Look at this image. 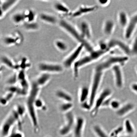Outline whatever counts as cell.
Wrapping results in <instances>:
<instances>
[{
  "label": "cell",
  "instance_id": "6da1fadb",
  "mask_svg": "<svg viewBox=\"0 0 137 137\" xmlns=\"http://www.w3.org/2000/svg\"><path fill=\"white\" fill-rule=\"evenodd\" d=\"M31 85L25 105L34 130L36 132H37L40 130V126L35 104L36 100L38 97L41 88L37 85L34 80Z\"/></svg>",
  "mask_w": 137,
  "mask_h": 137
},
{
  "label": "cell",
  "instance_id": "7a4b0ae2",
  "mask_svg": "<svg viewBox=\"0 0 137 137\" xmlns=\"http://www.w3.org/2000/svg\"><path fill=\"white\" fill-rule=\"evenodd\" d=\"M111 52L95 49L92 51L80 57L72 67L74 78L76 79L79 76V72L82 68L98 61Z\"/></svg>",
  "mask_w": 137,
  "mask_h": 137
},
{
  "label": "cell",
  "instance_id": "3957f363",
  "mask_svg": "<svg viewBox=\"0 0 137 137\" xmlns=\"http://www.w3.org/2000/svg\"><path fill=\"white\" fill-rule=\"evenodd\" d=\"M59 24L60 27L78 44H83L87 52L92 51L95 49L90 42L85 41L83 38L77 26L64 19L60 20Z\"/></svg>",
  "mask_w": 137,
  "mask_h": 137
},
{
  "label": "cell",
  "instance_id": "277c9868",
  "mask_svg": "<svg viewBox=\"0 0 137 137\" xmlns=\"http://www.w3.org/2000/svg\"><path fill=\"white\" fill-rule=\"evenodd\" d=\"M129 57L124 54L112 55L101 62L95 67L105 72L116 65L124 66L129 61Z\"/></svg>",
  "mask_w": 137,
  "mask_h": 137
},
{
  "label": "cell",
  "instance_id": "5b68a950",
  "mask_svg": "<svg viewBox=\"0 0 137 137\" xmlns=\"http://www.w3.org/2000/svg\"><path fill=\"white\" fill-rule=\"evenodd\" d=\"M105 72L94 68L92 74L91 83L89 86L90 89V96L89 102L92 107L94 100L99 93L102 82L104 79Z\"/></svg>",
  "mask_w": 137,
  "mask_h": 137
},
{
  "label": "cell",
  "instance_id": "8992f818",
  "mask_svg": "<svg viewBox=\"0 0 137 137\" xmlns=\"http://www.w3.org/2000/svg\"><path fill=\"white\" fill-rule=\"evenodd\" d=\"M22 119L13 109L7 115L1 126V137H7L9 135L15 124H18L21 126Z\"/></svg>",
  "mask_w": 137,
  "mask_h": 137
},
{
  "label": "cell",
  "instance_id": "52a82bcc",
  "mask_svg": "<svg viewBox=\"0 0 137 137\" xmlns=\"http://www.w3.org/2000/svg\"><path fill=\"white\" fill-rule=\"evenodd\" d=\"M113 94L112 90L108 87L104 88L99 92L95 98L90 112V116L91 118L96 116L104 102L109 98L111 97Z\"/></svg>",
  "mask_w": 137,
  "mask_h": 137
},
{
  "label": "cell",
  "instance_id": "ba28073f",
  "mask_svg": "<svg viewBox=\"0 0 137 137\" xmlns=\"http://www.w3.org/2000/svg\"><path fill=\"white\" fill-rule=\"evenodd\" d=\"M85 49L83 44H78L71 53L65 59L63 65L65 68L69 69L72 68L74 64L80 57L82 53Z\"/></svg>",
  "mask_w": 137,
  "mask_h": 137
},
{
  "label": "cell",
  "instance_id": "9c48e42d",
  "mask_svg": "<svg viewBox=\"0 0 137 137\" xmlns=\"http://www.w3.org/2000/svg\"><path fill=\"white\" fill-rule=\"evenodd\" d=\"M76 117L72 111L65 114V123L60 128L59 134L62 136H66L72 132Z\"/></svg>",
  "mask_w": 137,
  "mask_h": 137
},
{
  "label": "cell",
  "instance_id": "30bf717a",
  "mask_svg": "<svg viewBox=\"0 0 137 137\" xmlns=\"http://www.w3.org/2000/svg\"><path fill=\"white\" fill-rule=\"evenodd\" d=\"M109 48L111 51L117 49L123 53V54L131 57L129 45L125 41L118 38H112L107 40Z\"/></svg>",
  "mask_w": 137,
  "mask_h": 137
},
{
  "label": "cell",
  "instance_id": "8fae6325",
  "mask_svg": "<svg viewBox=\"0 0 137 137\" xmlns=\"http://www.w3.org/2000/svg\"><path fill=\"white\" fill-rule=\"evenodd\" d=\"M137 29V12L129 17L127 26L124 30L123 36L125 39L129 40L132 38Z\"/></svg>",
  "mask_w": 137,
  "mask_h": 137
},
{
  "label": "cell",
  "instance_id": "7c38bea8",
  "mask_svg": "<svg viewBox=\"0 0 137 137\" xmlns=\"http://www.w3.org/2000/svg\"><path fill=\"white\" fill-rule=\"evenodd\" d=\"M99 8L97 5L88 6L81 5L79 6L74 11L69 14L73 18H79L85 15L89 14L96 11Z\"/></svg>",
  "mask_w": 137,
  "mask_h": 137
},
{
  "label": "cell",
  "instance_id": "4fadbf2b",
  "mask_svg": "<svg viewBox=\"0 0 137 137\" xmlns=\"http://www.w3.org/2000/svg\"><path fill=\"white\" fill-rule=\"evenodd\" d=\"M65 69L63 65L58 64L41 63L38 65V69L42 73L49 74L59 73Z\"/></svg>",
  "mask_w": 137,
  "mask_h": 137
},
{
  "label": "cell",
  "instance_id": "5bb4252c",
  "mask_svg": "<svg viewBox=\"0 0 137 137\" xmlns=\"http://www.w3.org/2000/svg\"><path fill=\"white\" fill-rule=\"evenodd\" d=\"M122 66L117 65L114 67L111 70L112 72L115 87L118 90H121L124 87V77Z\"/></svg>",
  "mask_w": 137,
  "mask_h": 137
},
{
  "label": "cell",
  "instance_id": "9a60e30c",
  "mask_svg": "<svg viewBox=\"0 0 137 137\" xmlns=\"http://www.w3.org/2000/svg\"><path fill=\"white\" fill-rule=\"evenodd\" d=\"M77 27L83 38L85 41L90 42L93 37V32L89 21L86 19L82 20L79 22Z\"/></svg>",
  "mask_w": 137,
  "mask_h": 137
},
{
  "label": "cell",
  "instance_id": "2e32d148",
  "mask_svg": "<svg viewBox=\"0 0 137 137\" xmlns=\"http://www.w3.org/2000/svg\"><path fill=\"white\" fill-rule=\"evenodd\" d=\"M115 28L116 24L113 19L110 18L106 19L103 22L102 32L106 37H110L114 33Z\"/></svg>",
  "mask_w": 137,
  "mask_h": 137
},
{
  "label": "cell",
  "instance_id": "e0dca14e",
  "mask_svg": "<svg viewBox=\"0 0 137 137\" xmlns=\"http://www.w3.org/2000/svg\"><path fill=\"white\" fill-rule=\"evenodd\" d=\"M85 124L86 120L84 117H76L72 131L74 137H82Z\"/></svg>",
  "mask_w": 137,
  "mask_h": 137
},
{
  "label": "cell",
  "instance_id": "ac0fdd59",
  "mask_svg": "<svg viewBox=\"0 0 137 137\" xmlns=\"http://www.w3.org/2000/svg\"><path fill=\"white\" fill-rule=\"evenodd\" d=\"M134 108V104L130 102L122 104L120 108L115 111V115L119 118L124 117L132 111Z\"/></svg>",
  "mask_w": 137,
  "mask_h": 137
},
{
  "label": "cell",
  "instance_id": "d6986e66",
  "mask_svg": "<svg viewBox=\"0 0 137 137\" xmlns=\"http://www.w3.org/2000/svg\"><path fill=\"white\" fill-rule=\"evenodd\" d=\"M117 21L119 26L123 30L126 27L129 23V16L124 10H120L117 14Z\"/></svg>",
  "mask_w": 137,
  "mask_h": 137
},
{
  "label": "cell",
  "instance_id": "ffe728a7",
  "mask_svg": "<svg viewBox=\"0 0 137 137\" xmlns=\"http://www.w3.org/2000/svg\"><path fill=\"white\" fill-rule=\"evenodd\" d=\"M90 96V89L89 86L83 85L79 89L78 99L80 104L89 101Z\"/></svg>",
  "mask_w": 137,
  "mask_h": 137
},
{
  "label": "cell",
  "instance_id": "44dd1931",
  "mask_svg": "<svg viewBox=\"0 0 137 137\" xmlns=\"http://www.w3.org/2000/svg\"><path fill=\"white\" fill-rule=\"evenodd\" d=\"M56 97L63 102H73V99L72 95L68 92L62 89H58L55 92Z\"/></svg>",
  "mask_w": 137,
  "mask_h": 137
},
{
  "label": "cell",
  "instance_id": "7402d4cb",
  "mask_svg": "<svg viewBox=\"0 0 137 137\" xmlns=\"http://www.w3.org/2000/svg\"><path fill=\"white\" fill-rule=\"evenodd\" d=\"M51 74L43 73L37 77L34 81L37 85L41 88L48 83L51 80Z\"/></svg>",
  "mask_w": 137,
  "mask_h": 137
},
{
  "label": "cell",
  "instance_id": "603a6c76",
  "mask_svg": "<svg viewBox=\"0 0 137 137\" xmlns=\"http://www.w3.org/2000/svg\"><path fill=\"white\" fill-rule=\"evenodd\" d=\"M92 130L97 137H110L105 130L101 126L96 124L93 125L92 127Z\"/></svg>",
  "mask_w": 137,
  "mask_h": 137
},
{
  "label": "cell",
  "instance_id": "cb8c5ba5",
  "mask_svg": "<svg viewBox=\"0 0 137 137\" xmlns=\"http://www.w3.org/2000/svg\"><path fill=\"white\" fill-rule=\"evenodd\" d=\"M74 106L73 102H63L59 106V110L62 113L66 114L71 111Z\"/></svg>",
  "mask_w": 137,
  "mask_h": 137
},
{
  "label": "cell",
  "instance_id": "d4e9b609",
  "mask_svg": "<svg viewBox=\"0 0 137 137\" xmlns=\"http://www.w3.org/2000/svg\"><path fill=\"white\" fill-rule=\"evenodd\" d=\"M17 2L14 0H7L1 3V16L5 12H6L8 10L12 7Z\"/></svg>",
  "mask_w": 137,
  "mask_h": 137
},
{
  "label": "cell",
  "instance_id": "484cf974",
  "mask_svg": "<svg viewBox=\"0 0 137 137\" xmlns=\"http://www.w3.org/2000/svg\"><path fill=\"white\" fill-rule=\"evenodd\" d=\"M2 61L6 66L12 69L17 70L20 68L19 65H15L10 59L7 56H3L2 58Z\"/></svg>",
  "mask_w": 137,
  "mask_h": 137
},
{
  "label": "cell",
  "instance_id": "4316f807",
  "mask_svg": "<svg viewBox=\"0 0 137 137\" xmlns=\"http://www.w3.org/2000/svg\"><path fill=\"white\" fill-rule=\"evenodd\" d=\"M124 130L127 134L132 135L134 132V129L132 124L129 119L125 120L123 126Z\"/></svg>",
  "mask_w": 137,
  "mask_h": 137
},
{
  "label": "cell",
  "instance_id": "83f0119b",
  "mask_svg": "<svg viewBox=\"0 0 137 137\" xmlns=\"http://www.w3.org/2000/svg\"><path fill=\"white\" fill-rule=\"evenodd\" d=\"M131 57L137 56V36L133 39L131 43L129 45Z\"/></svg>",
  "mask_w": 137,
  "mask_h": 137
},
{
  "label": "cell",
  "instance_id": "f1b7e54d",
  "mask_svg": "<svg viewBox=\"0 0 137 137\" xmlns=\"http://www.w3.org/2000/svg\"><path fill=\"white\" fill-rule=\"evenodd\" d=\"M54 7L56 10L61 13L69 14L70 13L69 9L63 4L60 2L56 3Z\"/></svg>",
  "mask_w": 137,
  "mask_h": 137
},
{
  "label": "cell",
  "instance_id": "f546056e",
  "mask_svg": "<svg viewBox=\"0 0 137 137\" xmlns=\"http://www.w3.org/2000/svg\"><path fill=\"white\" fill-rule=\"evenodd\" d=\"M97 49L102 50V51H108L110 52L112 51L109 48L107 40H99L97 43Z\"/></svg>",
  "mask_w": 137,
  "mask_h": 137
},
{
  "label": "cell",
  "instance_id": "4dcf8cb0",
  "mask_svg": "<svg viewBox=\"0 0 137 137\" xmlns=\"http://www.w3.org/2000/svg\"><path fill=\"white\" fill-rule=\"evenodd\" d=\"M40 18L42 21L50 24H54L56 22V19L54 16L46 14H42L40 16Z\"/></svg>",
  "mask_w": 137,
  "mask_h": 137
},
{
  "label": "cell",
  "instance_id": "1f68e13d",
  "mask_svg": "<svg viewBox=\"0 0 137 137\" xmlns=\"http://www.w3.org/2000/svg\"><path fill=\"white\" fill-rule=\"evenodd\" d=\"M14 22L18 23L24 21L26 19V15L23 13H17L14 15L12 17Z\"/></svg>",
  "mask_w": 137,
  "mask_h": 137
},
{
  "label": "cell",
  "instance_id": "d6a6232c",
  "mask_svg": "<svg viewBox=\"0 0 137 137\" xmlns=\"http://www.w3.org/2000/svg\"><path fill=\"white\" fill-rule=\"evenodd\" d=\"M6 83L8 86L16 85V84L18 83L17 74L15 73L11 75L7 79Z\"/></svg>",
  "mask_w": 137,
  "mask_h": 137
},
{
  "label": "cell",
  "instance_id": "836d02e7",
  "mask_svg": "<svg viewBox=\"0 0 137 137\" xmlns=\"http://www.w3.org/2000/svg\"><path fill=\"white\" fill-rule=\"evenodd\" d=\"M121 105L119 100L118 99H112L110 102V108L115 111L120 108Z\"/></svg>",
  "mask_w": 137,
  "mask_h": 137
},
{
  "label": "cell",
  "instance_id": "e575fe53",
  "mask_svg": "<svg viewBox=\"0 0 137 137\" xmlns=\"http://www.w3.org/2000/svg\"><path fill=\"white\" fill-rule=\"evenodd\" d=\"M56 46L59 50L62 51H67L68 47L67 45L64 41H56Z\"/></svg>",
  "mask_w": 137,
  "mask_h": 137
},
{
  "label": "cell",
  "instance_id": "d590c367",
  "mask_svg": "<svg viewBox=\"0 0 137 137\" xmlns=\"http://www.w3.org/2000/svg\"><path fill=\"white\" fill-rule=\"evenodd\" d=\"M25 28L28 30H35L38 28V25L37 23L34 22H27L24 25Z\"/></svg>",
  "mask_w": 137,
  "mask_h": 137
},
{
  "label": "cell",
  "instance_id": "8d00e7d4",
  "mask_svg": "<svg viewBox=\"0 0 137 137\" xmlns=\"http://www.w3.org/2000/svg\"><path fill=\"white\" fill-rule=\"evenodd\" d=\"M124 128L122 126L117 127L111 132L110 137H117L120 135L121 133L124 130Z\"/></svg>",
  "mask_w": 137,
  "mask_h": 137
},
{
  "label": "cell",
  "instance_id": "74e56055",
  "mask_svg": "<svg viewBox=\"0 0 137 137\" xmlns=\"http://www.w3.org/2000/svg\"><path fill=\"white\" fill-rule=\"evenodd\" d=\"M35 106L36 109L42 110H46V106L45 105L42 99L38 97L35 102Z\"/></svg>",
  "mask_w": 137,
  "mask_h": 137
},
{
  "label": "cell",
  "instance_id": "f35d334b",
  "mask_svg": "<svg viewBox=\"0 0 137 137\" xmlns=\"http://www.w3.org/2000/svg\"><path fill=\"white\" fill-rule=\"evenodd\" d=\"M17 40L15 37H5L4 42L6 44L8 45L14 44L17 42Z\"/></svg>",
  "mask_w": 137,
  "mask_h": 137
},
{
  "label": "cell",
  "instance_id": "ab89813d",
  "mask_svg": "<svg viewBox=\"0 0 137 137\" xmlns=\"http://www.w3.org/2000/svg\"><path fill=\"white\" fill-rule=\"evenodd\" d=\"M80 107L84 111H90L91 110L92 106L89 101H87L80 104Z\"/></svg>",
  "mask_w": 137,
  "mask_h": 137
},
{
  "label": "cell",
  "instance_id": "60d3db41",
  "mask_svg": "<svg viewBox=\"0 0 137 137\" xmlns=\"http://www.w3.org/2000/svg\"><path fill=\"white\" fill-rule=\"evenodd\" d=\"M26 15V19H27L28 22H33L35 17V14L33 11L30 10Z\"/></svg>",
  "mask_w": 137,
  "mask_h": 137
},
{
  "label": "cell",
  "instance_id": "b9f144b4",
  "mask_svg": "<svg viewBox=\"0 0 137 137\" xmlns=\"http://www.w3.org/2000/svg\"><path fill=\"white\" fill-rule=\"evenodd\" d=\"M26 61H27V60L26 58H24L22 59L21 63L19 65L20 68L21 69V70L25 71L26 69L30 66V64L26 63Z\"/></svg>",
  "mask_w": 137,
  "mask_h": 137
},
{
  "label": "cell",
  "instance_id": "7bdbcfd3",
  "mask_svg": "<svg viewBox=\"0 0 137 137\" xmlns=\"http://www.w3.org/2000/svg\"><path fill=\"white\" fill-rule=\"evenodd\" d=\"M96 2L97 5L102 7H107L110 3V1L109 0H97Z\"/></svg>",
  "mask_w": 137,
  "mask_h": 137
},
{
  "label": "cell",
  "instance_id": "ee69618b",
  "mask_svg": "<svg viewBox=\"0 0 137 137\" xmlns=\"http://www.w3.org/2000/svg\"><path fill=\"white\" fill-rule=\"evenodd\" d=\"M7 137H23V134L19 131L13 129L11 132Z\"/></svg>",
  "mask_w": 137,
  "mask_h": 137
},
{
  "label": "cell",
  "instance_id": "f6af8a7d",
  "mask_svg": "<svg viewBox=\"0 0 137 137\" xmlns=\"http://www.w3.org/2000/svg\"><path fill=\"white\" fill-rule=\"evenodd\" d=\"M131 88L134 92L137 93V84L133 83L131 85Z\"/></svg>",
  "mask_w": 137,
  "mask_h": 137
},
{
  "label": "cell",
  "instance_id": "bcb514c9",
  "mask_svg": "<svg viewBox=\"0 0 137 137\" xmlns=\"http://www.w3.org/2000/svg\"><path fill=\"white\" fill-rule=\"evenodd\" d=\"M117 137H132V135H128V134H127L126 135H120Z\"/></svg>",
  "mask_w": 137,
  "mask_h": 137
}]
</instances>
